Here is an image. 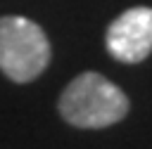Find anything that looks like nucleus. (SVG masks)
<instances>
[{"instance_id": "f257e3e1", "label": "nucleus", "mask_w": 152, "mask_h": 149, "mask_svg": "<svg viewBox=\"0 0 152 149\" xmlns=\"http://www.w3.org/2000/svg\"><path fill=\"white\" fill-rule=\"evenodd\" d=\"M59 114L76 128H107L128 114V97L104 76L86 71L64 88Z\"/></svg>"}, {"instance_id": "f03ea898", "label": "nucleus", "mask_w": 152, "mask_h": 149, "mask_svg": "<svg viewBox=\"0 0 152 149\" xmlns=\"http://www.w3.org/2000/svg\"><path fill=\"white\" fill-rule=\"evenodd\" d=\"M50 61V43L26 17H0V69L17 83L38 78Z\"/></svg>"}, {"instance_id": "7ed1b4c3", "label": "nucleus", "mask_w": 152, "mask_h": 149, "mask_svg": "<svg viewBox=\"0 0 152 149\" xmlns=\"http://www.w3.org/2000/svg\"><path fill=\"white\" fill-rule=\"evenodd\" d=\"M107 50L124 64H138L152 52V9L131 7L107 28Z\"/></svg>"}]
</instances>
